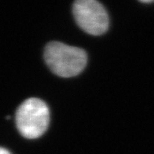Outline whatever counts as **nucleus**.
Returning <instances> with one entry per match:
<instances>
[{
  "mask_svg": "<svg viewBox=\"0 0 154 154\" xmlns=\"http://www.w3.org/2000/svg\"><path fill=\"white\" fill-rule=\"evenodd\" d=\"M46 65L55 75L63 78L78 75L85 69L88 62L86 51L58 41H51L45 48Z\"/></svg>",
  "mask_w": 154,
  "mask_h": 154,
  "instance_id": "1",
  "label": "nucleus"
},
{
  "mask_svg": "<svg viewBox=\"0 0 154 154\" xmlns=\"http://www.w3.org/2000/svg\"><path fill=\"white\" fill-rule=\"evenodd\" d=\"M19 133L27 139L40 137L49 126L50 110L43 100L30 98L23 101L16 113Z\"/></svg>",
  "mask_w": 154,
  "mask_h": 154,
  "instance_id": "2",
  "label": "nucleus"
},
{
  "mask_svg": "<svg viewBox=\"0 0 154 154\" xmlns=\"http://www.w3.org/2000/svg\"><path fill=\"white\" fill-rule=\"evenodd\" d=\"M73 14L78 26L86 33L101 35L109 28V17L105 7L95 0H77Z\"/></svg>",
  "mask_w": 154,
  "mask_h": 154,
  "instance_id": "3",
  "label": "nucleus"
},
{
  "mask_svg": "<svg viewBox=\"0 0 154 154\" xmlns=\"http://www.w3.org/2000/svg\"><path fill=\"white\" fill-rule=\"evenodd\" d=\"M0 154H11V152L8 150H6V149L0 147Z\"/></svg>",
  "mask_w": 154,
  "mask_h": 154,
  "instance_id": "4",
  "label": "nucleus"
},
{
  "mask_svg": "<svg viewBox=\"0 0 154 154\" xmlns=\"http://www.w3.org/2000/svg\"><path fill=\"white\" fill-rule=\"evenodd\" d=\"M141 3H143V4H152V3H153V1H148V0H146V1H141Z\"/></svg>",
  "mask_w": 154,
  "mask_h": 154,
  "instance_id": "5",
  "label": "nucleus"
}]
</instances>
